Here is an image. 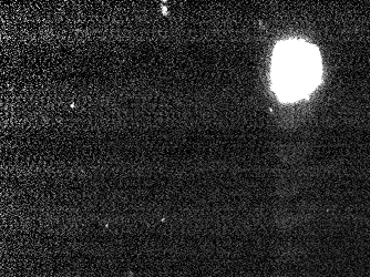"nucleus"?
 Masks as SVG:
<instances>
[{"mask_svg":"<svg viewBox=\"0 0 370 277\" xmlns=\"http://www.w3.org/2000/svg\"><path fill=\"white\" fill-rule=\"evenodd\" d=\"M320 76V57L314 45L287 41L277 48L273 61V81L283 99L296 100L305 97L315 89Z\"/></svg>","mask_w":370,"mask_h":277,"instance_id":"obj_1","label":"nucleus"}]
</instances>
